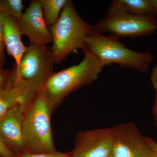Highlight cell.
<instances>
[{
  "instance_id": "cell-1",
  "label": "cell",
  "mask_w": 157,
  "mask_h": 157,
  "mask_svg": "<svg viewBox=\"0 0 157 157\" xmlns=\"http://www.w3.org/2000/svg\"><path fill=\"white\" fill-rule=\"evenodd\" d=\"M84 58L79 63L54 73L42 90L52 112L74 91L90 84L98 78L104 67L92 53L83 48Z\"/></svg>"
},
{
  "instance_id": "cell-2",
  "label": "cell",
  "mask_w": 157,
  "mask_h": 157,
  "mask_svg": "<svg viewBox=\"0 0 157 157\" xmlns=\"http://www.w3.org/2000/svg\"><path fill=\"white\" fill-rule=\"evenodd\" d=\"M113 35L105 36L92 29L85 39V47L104 67L116 63L124 69L147 73L153 59L149 52L131 50Z\"/></svg>"
},
{
  "instance_id": "cell-3",
  "label": "cell",
  "mask_w": 157,
  "mask_h": 157,
  "mask_svg": "<svg viewBox=\"0 0 157 157\" xmlns=\"http://www.w3.org/2000/svg\"><path fill=\"white\" fill-rule=\"evenodd\" d=\"M92 29L81 18L67 0L57 21L50 27L53 45L51 51L56 63L63 60L78 49L85 47V39Z\"/></svg>"
},
{
  "instance_id": "cell-4",
  "label": "cell",
  "mask_w": 157,
  "mask_h": 157,
  "mask_svg": "<svg viewBox=\"0 0 157 157\" xmlns=\"http://www.w3.org/2000/svg\"><path fill=\"white\" fill-rule=\"evenodd\" d=\"M52 113L42 90L26 111L23 122L25 152L43 153L56 151L51 126Z\"/></svg>"
},
{
  "instance_id": "cell-5",
  "label": "cell",
  "mask_w": 157,
  "mask_h": 157,
  "mask_svg": "<svg viewBox=\"0 0 157 157\" xmlns=\"http://www.w3.org/2000/svg\"><path fill=\"white\" fill-rule=\"evenodd\" d=\"M92 29L99 33H108L117 38H135L150 35L157 29L155 16H138L108 11Z\"/></svg>"
},
{
  "instance_id": "cell-6",
  "label": "cell",
  "mask_w": 157,
  "mask_h": 157,
  "mask_svg": "<svg viewBox=\"0 0 157 157\" xmlns=\"http://www.w3.org/2000/svg\"><path fill=\"white\" fill-rule=\"evenodd\" d=\"M54 59L46 46L30 44L24 54L19 67L14 68L17 77L41 90L54 73Z\"/></svg>"
},
{
  "instance_id": "cell-7",
  "label": "cell",
  "mask_w": 157,
  "mask_h": 157,
  "mask_svg": "<svg viewBox=\"0 0 157 157\" xmlns=\"http://www.w3.org/2000/svg\"><path fill=\"white\" fill-rule=\"evenodd\" d=\"M113 145L110 157H157L150 143L133 123L111 128Z\"/></svg>"
},
{
  "instance_id": "cell-8",
  "label": "cell",
  "mask_w": 157,
  "mask_h": 157,
  "mask_svg": "<svg viewBox=\"0 0 157 157\" xmlns=\"http://www.w3.org/2000/svg\"><path fill=\"white\" fill-rule=\"evenodd\" d=\"M113 145L111 128L79 132L70 157H110Z\"/></svg>"
},
{
  "instance_id": "cell-9",
  "label": "cell",
  "mask_w": 157,
  "mask_h": 157,
  "mask_svg": "<svg viewBox=\"0 0 157 157\" xmlns=\"http://www.w3.org/2000/svg\"><path fill=\"white\" fill-rule=\"evenodd\" d=\"M17 21L22 35L27 36L30 44L44 47L52 42L39 0L32 1Z\"/></svg>"
},
{
  "instance_id": "cell-10",
  "label": "cell",
  "mask_w": 157,
  "mask_h": 157,
  "mask_svg": "<svg viewBox=\"0 0 157 157\" xmlns=\"http://www.w3.org/2000/svg\"><path fill=\"white\" fill-rule=\"evenodd\" d=\"M39 90L35 86L17 77L13 70L9 80L0 89V119L17 104L28 109Z\"/></svg>"
},
{
  "instance_id": "cell-11",
  "label": "cell",
  "mask_w": 157,
  "mask_h": 157,
  "mask_svg": "<svg viewBox=\"0 0 157 157\" xmlns=\"http://www.w3.org/2000/svg\"><path fill=\"white\" fill-rule=\"evenodd\" d=\"M27 109L23 105L17 104L0 119V137L10 150L15 155L17 153V155L25 152L23 122Z\"/></svg>"
},
{
  "instance_id": "cell-12",
  "label": "cell",
  "mask_w": 157,
  "mask_h": 157,
  "mask_svg": "<svg viewBox=\"0 0 157 157\" xmlns=\"http://www.w3.org/2000/svg\"><path fill=\"white\" fill-rule=\"evenodd\" d=\"M3 40L8 53L13 57L17 70L27 47L24 45L22 35L17 19L2 11Z\"/></svg>"
},
{
  "instance_id": "cell-13",
  "label": "cell",
  "mask_w": 157,
  "mask_h": 157,
  "mask_svg": "<svg viewBox=\"0 0 157 157\" xmlns=\"http://www.w3.org/2000/svg\"><path fill=\"white\" fill-rule=\"evenodd\" d=\"M108 11H117L138 16H155L156 14L151 0H114Z\"/></svg>"
},
{
  "instance_id": "cell-14",
  "label": "cell",
  "mask_w": 157,
  "mask_h": 157,
  "mask_svg": "<svg viewBox=\"0 0 157 157\" xmlns=\"http://www.w3.org/2000/svg\"><path fill=\"white\" fill-rule=\"evenodd\" d=\"M47 25L51 26L57 21L67 0H39Z\"/></svg>"
},
{
  "instance_id": "cell-15",
  "label": "cell",
  "mask_w": 157,
  "mask_h": 157,
  "mask_svg": "<svg viewBox=\"0 0 157 157\" xmlns=\"http://www.w3.org/2000/svg\"><path fill=\"white\" fill-rule=\"evenodd\" d=\"M24 9L22 0H0V9L4 13L18 20L22 16Z\"/></svg>"
},
{
  "instance_id": "cell-16",
  "label": "cell",
  "mask_w": 157,
  "mask_h": 157,
  "mask_svg": "<svg viewBox=\"0 0 157 157\" xmlns=\"http://www.w3.org/2000/svg\"><path fill=\"white\" fill-rule=\"evenodd\" d=\"M16 157H70V153H63L55 151L43 153H32L24 152Z\"/></svg>"
},
{
  "instance_id": "cell-17",
  "label": "cell",
  "mask_w": 157,
  "mask_h": 157,
  "mask_svg": "<svg viewBox=\"0 0 157 157\" xmlns=\"http://www.w3.org/2000/svg\"><path fill=\"white\" fill-rule=\"evenodd\" d=\"M0 156L1 157H16L17 155L10 150L0 137Z\"/></svg>"
},
{
  "instance_id": "cell-18",
  "label": "cell",
  "mask_w": 157,
  "mask_h": 157,
  "mask_svg": "<svg viewBox=\"0 0 157 157\" xmlns=\"http://www.w3.org/2000/svg\"><path fill=\"white\" fill-rule=\"evenodd\" d=\"M12 73V71L0 69V89L6 84Z\"/></svg>"
},
{
  "instance_id": "cell-19",
  "label": "cell",
  "mask_w": 157,
  "mask_h": 157,
  "mask_svg": "<svg viewBox=\"0 0 157 157\" xmlns=\"http://www.w3.org/2000/svg\"><path fill=\"white\" fill-rule=\"evenodd\" d=\"M5 45L4 42H0V69H2L5 63V56L4 53Z\"/></svg>"
},
{
  "instance_id": "cell-20",
  "label": "cell",
  "mask_w": 157,
  "mask_h": 157,
  "mask_svg": "<svg viewBox=\"0 0 157 157\" xmlns=\"http://www.w3.org/2000/svg\"><path fill=\"white\" fill-rule=\"evenodd\" d=\"M151 80L152 84L155 90L157 89V64L154 68L151 76Z\"/></svg>"
},
{
  "instance_id": "cell-21",
  "label": "cell",
  "mask_w": 157,
  "mask_h": 157,
  "mask_svg": "<svg viewBox=\"0 0 157 157\" xmlns=\"http://www.w3.org/2000/svg\"><path fill=\"white\" fill-rule=\"evenodd\" d=\"M156 90V97L155 100L154 105L153 109V114L155 116V119L156 124L157 126V89H155Z\"/></svg>"
},
{
  "instance_id": "cell-22",
  "label": "cell",
  "mask_w": 157,
  "mask_h": 157,
  "mask_svg": "<svg viewBox=\"0 0 157 157\" xmlns=\"http://www.w3.org/2000/svg\"><path fill=\"white\" fill-rule=\"evenodd\" d=\"M2 11L0 9V42H3V27L2 20Z\"/></svg>"
},
{
  "instance_id": "cell-23",
  "label": "cell",
  "mask_w": 157,
  "mask_h": 157,
  "mask_svg": "<svg viewBox=\"0 0 157 157\" xmlns=\"http://www.w3.org/2000/svg\"><path fill=\"white\" fill-rule=\"evenodd\" d=\"M149 140L150 143L151 144L153 148L154 149L155 151L157 157V143L152 139H151V138H149Z\"/></svg>"
},
{
  "instance_id": "cell-24",
  "label": "cell",
  "mask_w": 157,
  "mask_h": 157,
  "mask_svg": "<svg viewBox=\"0 0 157 157\" xmlns=\"http://www.w3.org/2000/svg\"><path fill=\"white\" fill-rule=\"evenodd\" d=\"M152 5L156 13L157 14V0H151Z\"/></svg>"
},
{
  "instance_id": "cell-25",
  "label": "cell",
  "mask_w": 157,
  "mask_h": 157,
  "mask_svg": "<svg viewBox=\"0 0 157 157\" xmlns=\"http://www.w3.org/2000/svg\"><path fill=\"white\" fill-rule=\"evenodd\" d=\"M0 157H1V156H0Z\"/></svg>"
}]
</instances>
